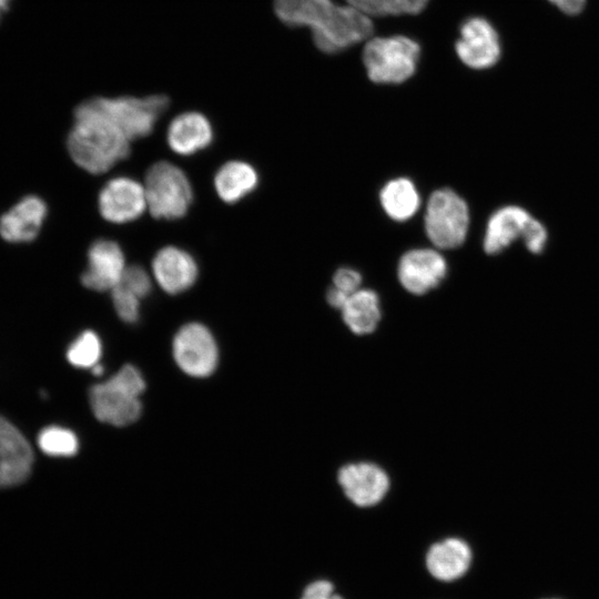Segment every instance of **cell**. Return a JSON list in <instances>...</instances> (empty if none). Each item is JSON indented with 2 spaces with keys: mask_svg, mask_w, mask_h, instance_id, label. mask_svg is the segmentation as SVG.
<instances>
[{
  "mask_svg": "<svg viewBox=\"0 0 599 599\" xmlns=\"http://www.w3.org/2000/svg\"><path fill=\"white\" fill-rule=\"evenodd\" d=\"M274 11L288 27H309L316 48L327 54L342 52L374 32L369 16L331 0H274Z\"/></svg>",
  "mask_w": 599,
  "mask_h": 599,
  "instance_id": "cell-1",
  "label": "cell"
},
{
  "mask_svg": "<svg viewBox=\"0 0 599 599\" xmlns=\"http://www.w3.org/2000/svg\"><path fill=\"white\" fill-rule=\"evenodd\" d=\"M72 160L83 170L100 174L130 153V140L85 100L74 110V122L67 140Z\"/></svg>",
  "mask_w": 599,
  "mask_h": 599,
  "instance_id": "cell-2",
  "label": "cell"
},
{
  "mask_svg": "<svg viewBox=\"0 0 599 599\" xmlns=\"http://www.w3.org/2000/svg\"><path fill=\"white\" fill-rule=\"evenodd\" d=\"M145 383L132 365L123 366L115 375L90 390V405L94 416L102 423L125 426L141 415L140 395Z\"/></svg>",
  "mask_w": 599,
  "mask_h": 599,
  "instance_id": "cell-3",
  "label": "cell"
},
{
  "mask_svg": "<svg viewBox=\"0 0 599 599\" xmlns=\"http://www.w3.org/2000/svg\"><path fill=\"white\" fill-rule=\"evenodd\" d=\"M419 55V44L408 37H376L366 42L363 63L370 81L398 84L415 73Z\"/></svg>",
  "mask_w": 599,
  "mask_h": 599,
  "instance_id": "cell-4",
  "label": "cell"
},
{
  "mask_svg": "<svg viewBox=\"0 0 599 599\" xmlns=\"http://www.w3.org/2000/svg\"><path fill=\"white\" fill-rule=\"evenodd\" d=\"M518 240H521L532 254H540L548 240L547 230L520 206L507 205L494 212L486 227L485 252L498 254Z\"/></svg>",
  "mask_w": 599,
  "mask_h": 599,
  "instance_id": "cell-5",
  "label": "cell"
},
{
  "mask_svg": "<svg viewBox=\"0 0 599 599\" xmlns=\"http://www.w3.org/2000/svg\"><path fill=\"white\" fill-rule=\"evenodd\" d=\"M146 206L153 217L180 219L192 202V187L184 172L167 161L151 165L144 182Z\"/></svg>",
  "mask_w": 599,
  "mask_h": 599,
  "instance_id": "cell-6",
  "label": "cell"
},
{
  "mask_svg": "<svg viewBox=\"0 0 599 599\" xmlns=\"http://www.w3.org/2000/svg\"><path fill=\"white\" fill-rule=\"evenodd\" d=\"M469 225L468 205L449 189L432 193L425 212V231L437 248H455L466 238Z\"/></svg>",
  "mask_w": 599,
  "mask_h": 599,
  "instance_id": "cell-7",
  "label": "cell"
},
{
  "mask_svg": "<svg viewBox=\"0 0 599 599\" xmlns=\"http://www.w3.org/2000/svg\"><path fill=\"white\" fill-rule=\"evenodd\" d=\"M93 104L131 141L149 135L169 105L164 95L92 98Z\"/></svg>",
  "mask_w": 599,
  "mask_h": 599,
  "instance_id": "cell-8",
  "label": "cell"
},
{
  "mask_svg": "<svg viewBox=\"0 0 599 599\" xmlns=\"http://www.w3.org/2000/svg\"><path fill=\"white\" fill-rule=\"evenodd\" d=\"M173 355L179 367L194 377L209 376L217 364L214 337L200 323H190L180 328L174 337Z\"/></svg>",
  "mask_w": 599,
  "mask_h": 599,
  "instance_id": "cell-9",
  "label": "cell"
},
{
  "mask_svg": "<svg viewBox=\"0 0 599 599\" xmlns=\"http://www.w3.org/2000/svg\"><path fill=\"white\" fill-rule=\"evenodd\" d=\"M475 557V550L467 540L446 537L428 547L424 567L432 579L449 585L463 581L470 573Z\"/></svg>",
  "mask_w": 599,
  "mask_h": 599,
  "instance_id": "cell-10",
  "label": "cell"
},
{
  "mask_svg": "<svg viewBox=\"0 0 599 599\" xmlns=\"http://www.w3.org/2000/svg\"><path fill=\"white\" fill-rule=\"evenodd\" d=\"M455 49L460 61L475 70L491 68L501 54L497 31L481 17H471L461 23Z\"/></svg>",
  "mask_w": 599,
  "mask_h": 599,
  "instance_id": "cell-11",
  "label": "cell"
},
{
  "mask_svg": "<svg viewBox=\"0 0 599 599\" xmlns=\"http://www.w3.org/2000/svg\"><path fill=\"white\" fill-rule=\"evenodd\" d=\"M98 205L100 214L109 222L133 221L148 207L144 185L131 177H114L102 187Z\"/></svg>",
  "mask_w": 599,
  "mask_h": 599,
  "instance_id": "cell-12",
  "label": "cell"
},
{
  "mask_svg": "<svg viewBox=\"0 0 599 599\" xmlns=\"http://www.w3.org/2000/svg\"><path fill=\"white\" fill-rule=\"evenodd\" d=\"M447 273L444 256L433 248H415L399 260L397 275L402 286L412 294L423 295L439 285Z\"/></svg>",
  "mask_w": 599,
  "mask_h": 599,
  "instance_id": "cell-13",
  "label": "cell"
},
{
  "mask_svg": "<svg viewBox=\"0 0 599 599\" xmlns=\"http://www.w3.org/2000/svg\"><path fill=\"white\" fill-rule=\"evenodd\" d=\"M337 479L346 497L359 507L377 505L389 488L387 474L373 463L345 465Z\"/></svg>",
  "mask_w": 599,
  "mask_h": 599,
  "instance_id": "cell-14",
  "label": "cell"
},
{
  "mask_svg": "<svg viewBox=\"0 0 599 599\" xmlns=\"http://www.w3.org/2000/svg\"><path fill=\"white\" fill-rule=\"evenodd\" d=\"M125 267L124 254L116 242L97 240L89 247L88 266L81 275V283L93 291H112Z\"/></svg>",
  "mask_w": 599,
  "mask_h": 599,
  "instance_id": "cell-15",
  "label": "cell"
},
{
  "mask_svg": "<svg viewBox=\"0 0 599 599\" xmlns=\"http://www.w3.org/2000/svg\"><path fill=\"white\" fill-rule=\"evenodd\" d=\"M152 271L160 287L172 295L189 290L199 275L192 255L175 246H165L155 254Z\"/></svg>",
  "mask_w": 599,
  "mask_h": 599,
  "instance_id": "cell-16",
  "label": "cell"
},
{
  "mask_svg": "<svg viewBox=\"0 0 599 599\" xmlns=\"http://www.w3.org/2000/svg\"><path fill=\"white\" fill-rule=\"evenodd\" d=\"M48 207L37 195H27L0 217V235L10 243L33 241L43 224Z\"/></svg>",
  "mask_w": 599,
  "mask_h": 599,
  "instance_id": "cell-17",
  "label": "cell"
},
{
  "mask_svg": "<svg viewBox=\"0 0 599 599\" xmlns=\"http://www.w3.org/2000/svg\"><path fill=\"white\" fill-rule=\"evenodd\" d=\"M213 138L210 121L200 112H184L176 115L167 128L170 148L182 155L193 154L206 148Z\"/></svg>",
  "mask_w": 599,
  "mask_h": 599,
  "instance_id": "cell-18",
  "label": "cell"
},
{
  "mask_svg": "<svg viewBox=\"0 0 599 599\" xmlns=\"http://www.w3.org/2000/svg\"><path fill=\"white\" fill-rule=\"evenodd\" d=\"M255 169L243 161H229L214 177L217 195L226 203H234L251 193L257 185Z\"/></svg>",
  "mask_w": 599,
  "mask_h": 599,
  "instance_id": "cell-19",
  "label": "cell"
},
{
  "mask_svg": "<svg viewBox=\"0 0 599 599\" xmlns=\"http://www.w3.org/2000/svg\"><path fill=\"white\" fill-rule=\"evenodd\" d=\"M341 311L347 327L357 335L374 332L380 319L379 300L372 290L359 288L351 294Z\"/></svg>",
  "mask_w": 599,
  "mask_h": 599,
  "instance_id": "cell-20",
  "label": "cell"
},
{
  "mask_svg": "<svg viewBox=\"0 0 599 599\" xmlns=\"http://www.w3.org/2000/svg\"><path fill=\"white\" fill-rule=\"evenodd\" d=\"M386 214L395 221L410 219L419 209L420 199L414 183L406 177L389 181L379 194Z\"/></svg>",
  "mask_w": 599,
  "mask_h": 599,
  "instance_id": "cell-21",
  "label": "cell"
},
{
  "mask_svg": "<svg viewBox=\"0 0 599 599\" xmlns=\"http://www.w3.org/2000/svg\"><path fill=\"white\" fill-rule=\"evenodd\" d=\"M348 3L372 17L417 14L429 0H347Z\"/></svg>",
  "mask_w": 599,
  "mask_h": 599,
  "instance_id": "cell-22",
  "label": "cell"
},
{
  "mask_svg": "<svg viewBox=\"0 0 599 599\" xmlns=\"http://www.w3.org/2000/svg\"><path fill=\"white\" fill-rule=\"evenodd\" d=\"M40 449L53 457H69L78 451L79 443L75 434L60 426H48L38 435Z\"/></svg>",
  "mask_w": 599,
  "mask_h": 599,
  "instance_id": "cell-23",
  "label": "cell"
},
{
  "mask_svg": "<svg viewBox=\"0 0 599 599\" xmlns=\"http://www.w3.org/2000/svg\"><path fill=\"white\" fill-rule=\"evenodd\" d=\"M0 458L33 461V451L24 435L0 415Z\"/></svg>",
  "mask_w": 599,
  "mask_h": 599,
  "instance_id": "cell-24",
  "label": "cell"
},
{
  "mask_svg": "<svg viewBox=\"0 0 599 599\" xmlns=\"http://www.w3.org/2000/svg\"><path fill=\"white\" fill-rule=\"evenodd\" d=\"M101 342L92 331L81 333L69 346L67 358L75 367L88 368L98 364Z\"/></svg>",
  "mask_w": 599,
  "mask_h": 599,
  "instance_id": "cell-25",
  "label": "cell"
},
{
  "mask_svg": "<svg viewBox=\"0 0 599 599\" xmlns=\"http://www.w3.org/2000/svg\"><path fill=\"white\" fill-rule=\"evenodd\" d=\"M32 461L18 458H0V488L26 481L31 474Z\"/></svg>",
  "mask_w": 599,
  "mask_h": 599,
  "instance_id": "cell-26",
  "label": "cell"
},
{
  "mask_svg": "<svg viewBox=\"0 0 599 599\" xmlns=\"http://www.w3.org/2000/svg\"><path fill=\"white\" fill-rule=\"evenodd\" d=\"M114 308L119 317L126 323H134L139 318L140 297L118 284L111 291Z\"/></svg>",
  "mask_w": 599,
  "mask_h": 599,
  "instance_id": "cell-27",
  "label": "cell"
},
{
  "mask_svg": "<svg viewBox=\"0 0 599 599\" xmlns=\"http://www.w3.org/2000/svg\"><path fill=\"white\" fill-rule=\"evenodd\" d=\"M119 284L140 298L145 297L150 293L152 286L149 274L140 265L126 266Z\"/></svg>",
  "mask_w": 599,
  "mask_h": 599,
  "instance_id": "cell-28",
  "label": "cell"
},
{
  "mask_svg": "<svg viewBox=\"0 0 599 599\" xmlns=\"http://www.w3.org/2000/svg\"><path fill=\"white\" fill-rule=\"evenodd\" d=\"M300 599H346L328 578H316L306 583Z\"/></svg>",
  "mask_w": 599,
  "mask_h": 599,
  "instance_id": "cell-29",
  "label": "cell"
},
{
  "mask_svg": "<svg viewBox=\"0 0 599 599\" xmlns=\"http://www.w3.org/2000/svg\"><path fill=\"white\" fill-rule=\"evenodd\" d=\"M333 283L336 288L351 295L359 290L362 276L353 268L342 267L335 272Z\"/></svg>",
  "mask_w": 599,
  "mask_h": 599,
  "instance_id": "cell-30",
  "label": "cell"
},
{
  "mask_svg": "<svg viewBox=\"0 0 599 599\" xmlns=\"http://www.w3.org/2000/svg\"><path fill=\"white\" fill-rule=\"evenodd\" d=\"M567 14H577L582 11L586 0H549Z\"/></svg>",
  "mask_w": 599,
  "mask_h": 599,
  "instance_id": "cell-31",
  "label": "cell"
},
{
  "mask_svg": "<svg viewBox=\"0 0 599 599\" xmlns=\"http://www.w3.org/2000/svg\"><path fill=\"white\" fill-rule=\"evenodd\" d=\"M348 296H349L348 294L333 286L327 291L326 298H327L328 304L332 307L342 309Z\"/></svg>",
  "mask_w": 599,
  "mask_h": 599,
  "instance_id": "cell-32",
  "label": "cell"
},
{
  "mask_svg": "<svg viewBox=\"0 0 599 599\" xmlns=\"http://www.w3.org/2000/svg\"><path fill=\"white\" fill-rule=\"evenodd\" d=\"M13 0H0V21L3 16L9 11Z\"/></svg>",
  "mask_w": 599,
  "mask_h": 599,
  "instance_id": "cell-33",
  "label": "cell"
},
{
  "mask_svg": "<svg viewBox=\"0 0 599 599\" xmlns=\"http://www.w3.org/2000/svg\"><path fill=\"white\" fill-rule=\"evenodd\" d=\"M102 372H103V368L100 365L97 364V365L93 366V373L94 374L99 375Z\"/></svg>",
  "mask_w": 599,
  "mask_h": 599,
  "instance_id": "cell-34",
  "label": "cell"
},
{
  "mask_svg": "<svg viewBox=\"0 0 599 599\" xmlns=\"http://www.w3.org/2000/svg\"><path fill=\"white\" fill-rule=\"evenodd\" d=\"M539 599H564V598L557 597V596H548V597H541Z\"/></svg>",
  "mask_w": 599,
  "mask_h": 599,
  "instance_id": "cell-35",
  "label": "cell"
}]
</instances>
